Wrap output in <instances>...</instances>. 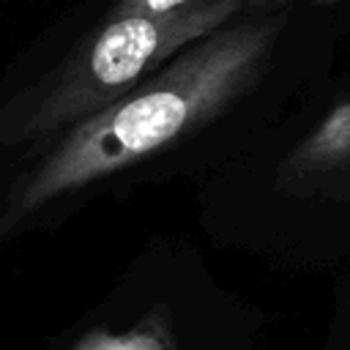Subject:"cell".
Listing matches in <instances>:
<instances>
[{
    "label": "cell",
    "instance_id": "2",
    "mask_svg": "<svg viewBox=\"0 0 350 350\" xmlns=\"http://www.w3.org/2000/svg\"><path fill=\"white\" fill-rule=\"evenodd\" d=\"M243 0H202L167 14H109L22 109L0 120V139L16 145L63 134L107 109L180 49L230 25Z\"/></svg>",
    "mask_w": 350,
    "mask_h": 350
},
{
    "label": "cell",
    "instance_id": "1",
    "mask_svg": "<svg viewBox=\"0 0 350 350\" xmlns=\"http://www.w3.org/2000/svg\"><path fill=\"white\" fill-rule=\"evenodd\" d=\"M282 27V14L224 25L180 49L107 109L63 131L38 167L22 178L0 219V232L46 202L129 170L213 120L260 79Z\"/></svg>",
    "mask_w": 350,
    "mask_h": 350
},
{
    "label": "cell",
    "instance_id": "5",
    "mask_svg": "<svg viewBox=\"0 0 350 350\" xmlns=\"http://www.w3.org/2000/svg\"><path fill=\"white\" fill-rule=\"evenodd\" d=\"M202 0H118L112 14H167Z\"/></svg>",
    "mask_w": 350,
    "mask_h": 350
},
{
    "label": "cell",
    "instance_id": "4",
    "mask_svg": "<svg viewBox=\"0 0 350 350\" xmlns=\"http://www.w3.org/2000/svg\"><path fill=\"white\" fill-rule=\"evenodd\" d=\"M71 350H175V336L167 317L150 314L126 331L96 328L85 334Z\"/></svg>",
    "mask_w": 350,
    "mask_h": 350
},
{
    "label": "cell",
    "instance_id": "6",
    "mask_svg": "<svg viewBox=\"0 0 350 350\" xmlns=\"http://www.w3.org/2000/svg\"><path fill=\"white\" fill-rule=\"evenodd\" d=\"M290 3H298V0H249V8L254 14H276L282 11L284 5ZM306 3H317V5H334V3H342V0H306Z\"/></svg>",
    "mask_w": 350,
    "mask_h": 350
},
{
    "label": "cell",
    "instance_id": "3",
    "mask_svg": "<svg viewBox=\"0 0 350 350\" xmlns=\"http://www.w3.org/2000/svg\"><path fill=\"white\" fill-rule=\"evenodd\" d=\"M350 170V101L336 104L284 161L290 175H331Z\"/></svg>",
    "mask_w": 350,
    "mask_h": 350
}]
</instances>
